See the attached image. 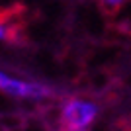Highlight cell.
Returning <instances> with one entry per match:
<instances>
[{
  "label": "cell",
  "instance_id": "4",
  "mask_svg": "<svg viewBox=\"0 0 131 131\" xmlns=\"http://www.w3.org/2000/svg\"><path fill=\"white\" fill-rule=\"evenodd\" d=\"M127 2L129 0H96V4L102 8V12H104L106 16H115Z\"/></svg>",
  "mask_w": 131,
  "mask_h": 131
},
{
  "label": "cell",
  "instance_id": "3",
  "mask_svg": "<svg viewBox=\"0 0 131 131\" xmlns=\"http://www.w3.org/2000/svg\"><path fill=\"white\" fill-rule=\"evenodd\" d=\"M14 112H22V108H20V100L10 98L8 94H4L2 90H0V115L14 114Z\"/></svg>",
  "mask_w": 131,
  "mask_h": 131
},
{
  "label": "cell",
  "instance_id": "2",
  "mask_svg": "<svg viewBox=\"0 0 131 131\" xmlns=\"http://www.w3.org/2000/svg\"><path fill=\"white\" fill-rule=\"evenodd\" d=\"M72 29H78L82 37L90 41H100L104 31H110L106 24V14L102 12L96 0H78L77 8L69 14Z\"/></svg>",
  "mask_w": 131,
  "mask_h": 131
},
{
  "label": "cell",
  "instance_id": "1",
  "mask_svg": "<svg viewBox=\"0 0 131 131\" xmlns=\"http://www.w3.org/2000/svg\"><path fill=\"white\" fill-rule=\"evenodd\" d=\"M63 131H92L94 123L100 117L102 104L78 96V94H69L63 102Z\"/></svg>",
  "mask_w": 131,
  "mask_h": 131
}]
</instances>
